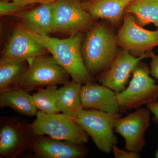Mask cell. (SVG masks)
Wrapping results in <instances>:
<instances>
[{"instance_id":"cell-1","label":"cell","mask_w":158,"mask_h":158,"mask_svg":"<svg viewBox=\"0 0 158 158\" xmlns=\"http://www.w3.org/2000/svg\"><path fill=\"white\" fill-rule=\"evenodd\" d=\"M29 31L69 73L72 80L82 85L92 83L90 74L85 66L82 57L81 44L83 38L81 33L60 39Z\"/></svg>"},{"instance_id":"cell-2","label":"cell","mask_w":158,"mask_h":158,"mask_svg":"<svg viewBox=\"0 0 158 158\" xmlns=\"http://www.w3.org/2000/svg\"><path fill=\"white\" fill-rule=\"evenodd\" d=\"M117 37L103 23L90 29L81 51L86 68L91 74L104 73L110 68L118 52Z\"/></svg>"},{"instance_id":"cell-3","label":"cell","mask_w":158,"mask_h":158,"mask_svg":"<svg viewBox=\"0 0 158 158\" xmlns=\"http://www.w3.org/2000/svg\"><path fill=\"white\" fill-rule=\"evenodd\" d=\"M28 61V65L19 79V88L30 92L69 81L70 75L52 56L46 54Z\"/></svg>"},{"instance_id":"cell-4","label":"cell","mask_w":158,"mask_h":158,"mask_svg":"<svg viewBox=\"0 0 158 158\" xmlns=\"http://www.w3.org/2000/svg\"><path fill=\"white\" fill-rule=\"evenodd\" d=\"M36 116L29 124L35 137L47 135L80 145L88 143V135L73 118L62 113L48 114L40 110Z\"/></svg>"},{"instance_id":"cell-5","label":"cell","mask_w":158,"mask_h":158,"mask_svg":"<svg viewBox=\"0 0 158 158\" xmlns=\"http://www.w3.org/2000/svg\"><path fill=\"white\" fill-rule=\"evenodd\" d=\"M121 116L118 113L84 109L74 120L90 136L99 150L110 153L113 145L117 143V138L113 131L114 123Z\"/></svg>"},{"instance_id":"cell-6","label":"cell","mask_w":158,"mask_h":158,"mask_svg":"<svg viewBox=\"0 0 158 158\" xmlns=\"http://www.w3.org/2000/svg\"><path fill=\"white\" fill-rule=\"evenodd\" d=\"M133 77L127 88L116 93L120 110L138 109L157 101L158 85L150 77L148 66L138 63L133 71Z\"/></svg>"},{"instance_id":"cell-7","label":"cell","mask_w":158,"mask_h":158,"mask_svg":"<svg viewBox=\"0 0 158 158\" xmlns=\"http://www.w3.org/2000/svg\"><path fill=\"white\" fill-rule=\"evenodd\" d=\"M26 121L19 117H2L0 122V156L15 158L31 150L34 138Z\"/></svg>"},{"instance_id":"cell-8","label":"cell","mask_w":158,"mask_h":158,"mask_svg":"<svg viewBox=\"0 0 158 158\" xmlns=\"http://www.w3.org/2000/svg\"><path fill=\"white\" fill-rule=\"evenodd\" d=\"M52 5L53 33L71 36L92 27L94 19L80 0H56Z\"/></svg>"},{"instance_id":"cell-9","label":"cell","mask_w":158,"mask_h":158,"mask_svg":"<svg viewBox=\"0 0 158 158\" xmlns=\"http://www.w3.org/2000/svg\"><path fill=\"white\" fill-rule=\"evenodd\" d=\"M116 37L118 45L136 57L151 52V50L158 45V30L151 31L143 28L130 13L123 17V24Z\"/></svg>"},{"instance_id":"cell-10","label":"cell","mask_w":158,"mask_h":158,"mask_svg":"<svg viewBox=\"0 0 158 158\" xmlns=\"http://www.w3.org/2000/svg\"><path fill=\"white\" fill-rule=\"evenodd\" d=\"M150 118L148 109L141 108L125 117L116 119L114 130L124 138L126 150L139 153L143 149L145 143L144 136L149 126Z\"/></svg>"},{"instance_id":"cell-11","label":"cell","mask_w":158,"mask_h":158,"mask_svg":"<svg viewBox=\"0 0 158 158\" xmlns=\"http://www.w3.org/2000/svg\"><path fill=\"white\" fill-rule=\"evenodd\" d=\"M152 53L151 52L136 57L126 50L120 51L110 68L102 74L100 81L116 93L121 92L125 89L131 73L138 63L144 58L151 57Z\"/></svg>"},{"instance_id":"cell-12","label":"cell","mask_w":158,"mask_h":158,"mask_svg":"<svg viewBox=\"0 0 158 158\" xmlns=\"http://www.w3.org/2000/svg\"><path fill=\"white\" fill-rule=\"evenodd\" d=\"M48 51L20 24L15 27L1 59L25 60L46 55Z\"/></svg>"},{"instance_id":"cell-13","label":"cell","mask_w":158,"mask_h":158,"mask_svg":"<svg viewBox=\"0 0 158 158\" xmlns=\"http://www.w3.org/2000/svg\"><path fill=\"white\" fill-rule=\"evenodd\" d=\"M84 145L55 139L47 135L36 136L32 151L36 158H80L88 153Z\"/></svg>"},{"instance_id":"cell-14","label":"cell","mask_w":158,"mask_h":158,"mask_svg":"<svg viewBox=\"0 0 158 158\" xmlns=\"http://www.w3.org/2000/svg\"><path fill=\"white\" fill-rule=\"evenodd\" d=\"M81 100L83 109L117 113L120 111L116 93L103 85L88 83L82 85Z\"/></svg>"},{"instance_id":"cell-15","label":"cell","mask_w":158,"mask_h":158,"mask_svg":"<svg viewBox=\"0 0 158 158\" xmlns=\"http://www.w3.org/2000/svg\"><path fill=\"white\" fill-rule=\"evenodd\" d=\"M19 24L31 32L48 36L53 33L52 3H44L15 15Z\"/></svg>"},{"instance_id":"cell-16","label":"cell","mask_w":158,"mask_h":158,"mask_svg":"<svg viewBox=\"0 0 158 158\" xmlns=\"http://www.w3.org/2000/svg\"><path fill=\"white\" fill-rule=\"evenodd\" d=\"M136 0H89L82 3L94 19H103L113 24L123 18L128 6Z\"/></svg>"},{"instance_id":"cell-17","label":"cell","mask_w":158,"mask_h":158,"mask_svg":"<svg viewBox=\"0 0 158 158\" xmlns=\"http://www.w3.org/2000/svg\"><path fill=\"white\" fill-rule=\"evenodd\" d=\"M82 85L72 80L58 89V105L59 111L73 119L84 110L81 100Z\"/></svg>"},{"instance_id":"cell-18","label":"cell","mask_w":158,"mask_h":158,"mask_svg":"<svg viewBox=\"0 0 158 158\" xmlns=\"http://www.w3.org/2000/svg\"><path fill=\"white\" fill-rule=\"evenodd\" d=\"M0 107L11 108L19 114L27 116H36L38 112L32 95L20 88L0 93Z\"/></svg>"},{"instance_id":"cell-19","label":"cell","mask_w":158,"mask_h":158,"mask_svg":"<svg viewBox=\"0 0 158 158\" xmlns=\"http://www.w3.org/2000/svg\"><path fill=\"white\" fill-rule=\"evenodd\" d=\"M28 65L25 60H0V93L17 89L22 74Z\"/></svg>"},{"instance_id":"cell-20","label":"cell","mask_w":158,"mask_h":158,"mask_svg":"<svg viewBox=\"0 0 158 158\" xmlns=\"http://www.w3.org/2000/svg\"><path fill=\"white\" fill-rule=\"evenodd\" d=\"M126 12L133 15L141 27L152 23L158 27V0H136Z\"/></svg>"},{"instance_id":"cell-21","label":"cell","mask_w":158,"mask_h":158,"mask_svg":"<svg viewBox=\"0 0 158 158\" xmlns=\"http://www.w3.org/2000/svg\"><path fill=\"white\" fill-rule=\"evenodd\" d=\"M58 90L57 85H54L40 88L33 94L32 97L37 110L48 114H59Z\"/></svg>"},{"instance_id":"cell-22","label":"cell","mask_w":158,"mask_h":158,"mask_svg":"<svg viewBox=\"0 0 158 158\" xmlns=\"http://www.w3.org/2000/svg\"><path fill=\"white\" fill-rule=\"evenodd\" d=\"M31 6L27 3L14 1H0V15L1 16L15 15L19 12L26 10Z\"/></svg>"},{"instance_id":"cell-23","label":"cell","mask_w":158,"mask_h":158,"mask_svg":"<svg viewBox=\"0 0 158 158\" xmlns=\"http://www.w3.org/2000/svg\"><path fill=\"white\" fill-rule=\"evenodd\" d=\"M112 151L116 158H138L140 157L139 153L133 152L121 149L116 146L113 145Z\"/></svg>"},{"instance_id":"cell-24","label":"cell","mask_w":158,"mask_h":158,"mask_svg":"<svg viewBox=\"0 0 158 158\" xmlns=\"http://www.w3.org/2000/svg\"><path fill=\"white\" fill-rule=\"evenodd\" d=\"M150 57L152 60L150 73L155 78L158 80V55H155L152 53Z\"/></svg>"},{"instance_id":"cell-25","label":"cell","mask_w":158,"mask_h":158,"mask_svg":"<svg viewBox=\"0 0 158 158\" xmlns=\"http://www.w3.org/2000/svg\"><path fill=\"white\" fill-rule=\"evenodd\" d=\"M148 109L153 114L154 121L158 123V101H156L147 105Z\"/></svg>"},{"instance_id":"cell-26","label":"cell","mask_w":158,"mask_h":158,"mask_svg":"<svg viewBox=\"0 0 158 158\" xmlns=\"http://www.w3.org/2000/svg\"><path fill=\"white\" fill-rule=\"evenodd\" d=\"M0 1H14L27 3L30 6L35 4H44V3H53L56 0H0Z\"/></svg>"},{"instance_id":"cell-27","label":"cell","mask_w":158,"mask_h":158,"mask_svg":"<svg viewBox=\"0 0 158 158\" xmlns=\"http://www.w3.org/2000/svg\"><path fill=\"white\" fill-rule=\"evenodd\" d=\"M156 156H157V157L158 158V151L157 153Z\"/></svg>"}]
</instances>
